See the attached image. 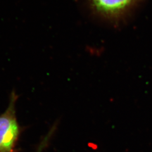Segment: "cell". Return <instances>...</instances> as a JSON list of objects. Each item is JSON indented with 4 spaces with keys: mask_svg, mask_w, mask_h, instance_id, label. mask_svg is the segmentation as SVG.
Returning a JSON list of instances; mask_svg holds the SVG:
<instances>
[{
    "mask_svg": "<svg viewBox=\"0 0 152 152\" xmlns=\"http://www.w3.org/2000/svg\"><path fill=\"white\" fill-rule=\"evenodd\" d=\"M17 95L12 92L6 111L0 115V152H17L16 146L20 134L16 117Z\"/></svg>",
    "mask_w": 152,
    "mask_h": 152,
    "instance_id": "1",
    "label": "cell"
},
{
    "mask_svg": "<svg viewBox=\"0 0 152 152\" xmlns=\"http://www.w3.org/2000/svg\"><path fill=\"white\" fill-rule=\"evenodd\" d=\"M99 10L107 13H115L125 8L131 0H92Z\"/></svg>",
    "mask_w": 152,
    "mask_h": 152,
    "instance_id": "2",
    "label": "cell"
},
{
    "mask_svg": "<svg viewBox=\"0 0 152 152\" xmlns=\"http://www.w3.org/2000/svg\"><path fill=\"white\" fill-rule=\"evenodd\" d=\"M52 133H53V131H51L48 133V135L43 139V140L41 141L40 145L39 146V147H38V148L37 150V152H42L44 148L46 147V146L48 143V142L49 141V139L50 138V137L51 136Z\"/></svg>",
    "mask_w": 152,
    "mask_h": 152,
    "instance_id": "3",
    "label": "cell"
}]
</instances>
